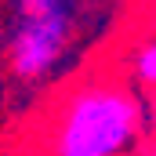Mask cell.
Listing matches in <instances>:
<instances>
[{"label":"cell","instance_id":"6da1fadb","mask_svg":"<svg viewBox=\"0 0 156 156\" xmlns=\"http://www.w3.org/2000/svg\"><path fill=\"white\" fill-rule=\"evenodd\" d=\"M149 131L145 98L113 73L73 83L44 127V156H131Z\"/></svg>","mask_w":156,"mask_h":156},{"label":"cell","instance_id":"7a4b0ae2","mask_svg":"<svg viewBox=\"0 0 156 156\" xmlns=\"http://www.w3.org/2000/svg\"><path fill=\"white\" fill-rule=\"evenodd\" d=\"M69 47V11L22 18L11 37V73L18 80L47 76Z\"/></svg>","mask_w":156,"mask_h":156},{"label":"cell","instance_id":"3957f363","mask_svg":"<svg viewBox=\"0 0 156 156\" xmlns=\"http://www.w3.org/2000/svg\"><path fill=\"white\" fill-rule=\"evenodd\" d=\"M127 73L131 83L142 87V91H156V33L153 37H142L131 55H127Z\"/></svg>","mask_w":156,"mask_h":156},{"label":"cell","instance_id":"277c9868","mask_svg":"<svg viewBox=\"0 0 156 156\" xmlns=\"http://www.w3.org/2000/svg\"><path fill=\"white\" fill-rule=\"evenodd\" d=\"M51 11H66V0H18V15L22 18H40Z\"/></svg>","mask_w":156,"mask_h":156},{"label":"cell","instance_id":"5b68a950","mask_svg":"<svg viewBox=\"0 0 156 156\" xmlns=\"http://www.w3.org/2000/svg\"><path fill=\"white\" fill-rule=\"evenodd\" d=\"M145 116H149V134H156V91H149V102H145Z\"/></svg>","mask_w":156,"mask_h":156},{"label":"cell","instance_id":"8992f818","mask_svg":"<svg viewBox=\"0 0 156 156\" xmlns=\"http://www.w3.org/2000/svg\"><path fill=\"white\" fill-rule=\"evenodd\" d=\"M138 156H156V134H149V138L142 142V149H138Z\"/></svg>","mask_w":156,"mask_h":156}]
</instances>
